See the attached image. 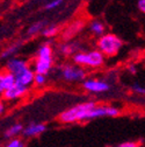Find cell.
<instances>
[{
	"label": "cell",
	"instance_id": "6",
	"mask_svg": "<svg viewBox=\"0 0 145 147\" xmlns=\"http://www.w3.org/2000/svg\"><path fill=\"white\" fill-rule=\"evenodd\" d=\"M82 88L90 94H104L110 90V84L104 80L86 78L82 82Z\"/></svg>",
	"mask_w": 145,
	"mask_h": 147
},
{
	"label": "cell",
	"instance_id": "10",
	"mask_svg": "<svg viewBox=\"0 0 145 147\" xmlns=\"http://www.w3.org/2000/svg\"><path fill=\"white\" fill-rule=\"evenodd\" d=\"M45 131H47L45 124H42V123H30L27 126H25L23 137H26V138L39 137L42 133H44Z\"/></svg>",
	"mask_w": 145,
	"mask_h": 147
},
{
	"label": "cell",
	"instance_id": "26",
	"mask_svg": "<svg viewBox=\"0 0 145 147\" xmlns=\"http://www.w3.org/2000/svg\"><path fill=\"white\" fill-rule=\"evenodd\" d=\"M128 70H129L131 74H136V72H137V68H136V65H134V64H130V65L128 67Z\"/></svg>",
	"mask_w": 145,
	"mask_h": 147
},
{
	"label": "cell",
	"instance_id": "8",
	"mask_svg": "<svg viewBox=\"0 0 145 147\" xmlns=\"http://www.w3.org/2000/svg\"><path fill=\"white\" fill-rule=\"evenodd\" d=\"M28 89L27 86L25 85H21L19 83H15V85H13L11 89L6 90L5 92L3 94L4 96V99L7 100V102H13V100H17L22 97H25L28 92Z\"/></svg>",
	"mask_w": 145,
	"mask_h": 147
},
{
	"label": "cell",
	"instance_id": "9",
	"mask_svg": "<svg viewBox=\"0 0 145 147\" xmlns=\"http://www.w3.org/2000/svg\"><path fill=\"white\" fill-rule=\"evenodd\" d=\"M6 71L12 72L14 76H17L19 74H21L22 71L27 70L29 67V63L26 60L22 59H17V57H12L9 60H7V63L5 65Z\"/></svg>",
	"mask_w": 145,
	"mask_h": 147
},
{
	"label": "cell",
	"instance_id": "11",
	"mask_svg": "<svg viewBox=\"0 0 145 147\" xmlns=\"http://www.w3.org/2000/svg\"><path fill=\"white\" fill-rule=\"evenodd\" d=\"M15 78H16V83H19L21 85H25V86L29 88L35 82V71H34V69L28 68L27 70L22 71L17 76H15Z\"/></svg>",
	"mask_w": 145,
	"mask_h": 147
},
{
	"label": "cell",
	"instance_id": "14",
	"mask_svg": "<svg viewBox=\"0 0 145 147\" xmlns=\"http://www.w3.org/2000/svg\"><path fill=\"white\" fill-rule=\"evenodd\" d=\"M89 30L92 32V34H94L98 38H101L102 35H104V30H106V27L103 25V22H101L100 20H94L90 22L89 25Z\"/></svg>",
	"mask_w": 145,
	"mask_h": 147
},
{
	"label": "cell",
	"instance_id": "12",
	"mask_svg": "<svg viewBox=\"0 0 145 147\" xmlns=\"http://www.w3.org/2000/svg\"><path fill=\"white\" fill-rule=\"evenodd\" d=\"M15 83H16V78L12 72L3 71L1 75H0V92L4 94L6 90L15 85Z\"/></svg>",
	"mask_w": 145,
	"mask_h": 147
},
{
	"label": "cell",
	"instance_id": "2",
	"mask_svg": "<svg viewBox=\"0 0 145 147\" xmlns=\"http://www.w3.org/2000/svg\"><path fill=\"white\" fill-rule=\"evenodd\" d=\"M53 65V49L49 43H43L40 46L34 60L33 69L35 74L48 75Z\"/></svg>",
	"mask_w": 145,
	"mask_h": 147
},
{
	"label": "cell",
	"instance_id": "15",
	"mask_svg": "<svg viewBox=\"0 0 145 147\" xmlns=\"http://www.w3.org/2000/svg\"><path fill=\"white\" fill-rule=\"evenodd\" d=\"M47 25V21H43V20H41V21H36V22H34L31 26H29V28H28V30H27V34L28 35H30V36H34V35H37L39 33H42L43 30H44V26Z\"/></svg>",
	"mask_w": 145,
	"mask_h": 147
},
{
	"label": "cell",
	"instance_id": "17",
	"mask_svg": "<svg viewBox=\"0 0 145 147\" xmlns=\"http://www.w3.org/2000/svg\"><path fill=\"white\" fill-rule=\"evenodd\" d=\"M61 53L63 55H72V54H77L78 53V46L74 43H66V45H62L61 46Z\"/></svg>",
	"mask_w": 145,
	"mask_h": 147
},
{
	"label": "cell",
	"instance_id": "13",
	"mask_svg": "<svg viewBox=\"0 0 145 147\" xmlns=\"http://www.w3.org/2000/svg\"><path fill=\"white\" fill-rule=\"evenodd\" d=\"M25 131V126L21 123H15L12 124L11 126H8L5 132H4V138L6 139H13V138H17L20 134H23Z\"/></svg>",
	"mask_w": 145,
	"mask_h": 147
},
{
	"label": "cell",
	"instance_id": "18",
	"mask_svg": "<svg viewBox=\"0 0 145 147\" xmlns=\"http://www.w3.org/2000/svg\"><path fill=\"white\" fill-rule=\"evenodd\" d=\"M82 22L81 21H77L74 22L73 25H71L67 29H66V33H65V39H69L71 36H73L76 33H78L80 29H82Z\"/></svg>",
	"mask_w": 145,
	"mask_h": 147
},
{
	"label": "cell",
	"instance_id": "3",
	"mask_svg": "<svg viewBox=\"0 0 145 147\" xmlns=\"http://www.w3.org/2000/svg\"><path fill=\"white\" fill-rule=\"evenodd\" d=\"M104 57L106 56L99 49H92L87 51H78L72 56V60H73L74 64L79 67L96 69L103 65Z\"/></svg>",
	"mask_w": 145,
	"mask_h": 147
},
{
	"label": "cell",
	"instance_id": "22",
	"mask_svg": "<svg viewBox=\"0 0 145 147\" xmlns=\"http://www.w3.org/2000/svg\"><path fill=\"white\" fill-rule=\"evenodd\" d=\"M63 3V0H51L50 3L47 4L45 9H53V8H57L61 6V4Z\"/></svg>",
	"mask_w": 145,
	"mask_h": 147
},
{
	"label": "cell",
	"instance_id": "4",
	"mask_svg": "<svg viewBox=\"0 0 145 147\" xmlns=\"http://www.w3.org/2000/svg\"><path fill=\"white\" fill-rule=\"evenodd\" d=\"M96 46L106 57H113L120 53L123 47V42L117 35L113 33H107L98 39Z\"/></svg>",
	"mask_w": 145,
	"mask_h": 147
},
{
	"label": "cell",
	"instance_id": "7",
	"mask_svg": "<svg viewBox=\"0 0 145 147\" xmlns=\"http://www.w3.org/2000/svg\"><path fill=\"white\" fill-rule=\"evenodd\" d=\"M121 113V110L116 106L112 105H95L89 112V120L90 119H96V118H102V117H117Z\"/></svg>",
	"mask_w": 145,
	"mask_h": 147
},
{
	"label": "cell",
	"instance_id": "20",
	"mask_svg": "<svg viewBox=\"0 0 145 147\" xmlns=\"http://www.w3.org/2000/svg\"><path fill=\"white\" fill-rule=\"evenodd\" d=\"M57 33H58V27L57 26H48L42 32V35L45 36V38H53V36L57 35Z\"/></svg>",
	"mask_w": 145,
	"mask_h": 147
},
{
	"label": "cell",
	"instance_id": "1",
	"mask_svg": "<svg viewBox=\"0 0 145 147\" xmlns=\"http://www.w3.org/2000/svg\"><path fill=\"white\" fill-rule=\"evenodd\" d=\"M96 105V103L94 102H84V103H79L76 104L73 106H71L70 109L63 111L59 117L58 120L63 124H73V123H81L85 120H89V112L94 106Z\"/></svg>",
	"mask_w": 145,
	"mask_h": 147
},
{
	"label": "cell",
	"instance_id": "24",
	"mask_svg": "<svg viewBox=\"0 0 145 147\" xmlns=\"http://www.w3.org/2000/svg\"><path fill=\"white\" fill-rule=\"evenodd\" d=\"M132 91L136 94H140V95H145V86H142L139 84H134L132 85Z\"/></svg>",
	"mask_w": 145,
	"mask_h": 147
},
{
	"label": "cell",
	"instance_id": "23",
	"mask_svg": "<svg viewBox=\"0 0 145 147\" xmlns=\"http://www.w3.org/2000/svg\"><path fill=\"white\" fill-rule=\"evenodd\" d=\"M115 147H140V146L137 141H124V142L118 144Z\"/></svg>",
	"mask_w": 145,
	"mask_h": 147
},
{
	"label": "cell",
	"instance_id": "25",
	"mask_svg": "<svg viewBox=\"0 0 145 147\" xmlns=\"http://www.w3.org/2000/svg\"><path fill=\"white\" fill-rule=\"evenodd\" d=\"M138 8L143 12V13H145V0H138Z\"/></svg>",
	"mask_w": 145,
	"mask_h": 147
},
{
	"label": "cell",
	"instance_id": "27",
	"mask_svg": "<svg viewBox=\"0 0 145 147\" xmlns=\"http://www.w3.org/2000/svg\"><path fill=\"white\" fill-rule=\"evenodd\" d=\"M0 113H1V115L5 113V104H4V100H1V103H0Z\"/></svg>",
	"mask_w": 145,
	"mask_h": 147
},
{
	"label": "cell",
	"instance_id": "19",
	"mask_svg": "<svg viewBox=\"0 0 145 147\" xmlns=\"http://www.w3.org/2000/svg\"><path fill=\"white\" fill-rule=\"evenodd\" d=\"M4 147H26L25 142L21 138H13V139H8V141L5 144Z\"/></svg>",
	"mask_w": 145,
	"mask_h": 147
},
{
	"label": "cell",
	"instance_id": "16",
	"mask_svg": "<svg viewBox=\"0 0 145 147\" xmlns=\"http://www.w3.org/2000/svg\"><path fill=\"white\" fill-rule=\"evenodd\" d=\"M20 43H13V45H11V46H8L3 53H1V59H7V60H9V59H12V56L13 55H15L16 53H17V50L20 49Z\"/></svg>",
	"mask_w": 145,
	"mask_h": 147
},
{
	"label": "cell",
	"instance_id": "5",
	"mask_svg": "<svg viewBox=\"0 0 145 147\" xmlns=\"http://www.w3.org/2000/svg\"><path fill=\"white\" fill-rule=\"evenodd\" d=\"M59 75L62 80L70 83L84 82L86 80V71L82 67L77 64H64L59 69Z\"/></svg>",
	"mask_w": 145,
	"mask_h": 147
},
{
	"label": "cell",
	"instance_id": "21",
	"mask_svg": "<svg viewBox=\"0 0 145 147\" xmlns=\"http://www.w3.org/2000/svg\"><path fill=\"white\" fill-rule=\"evenodd\" d=\"M47 83V75H43V74H35V82L34 84L37 86H42Z\"/></svg>",
	"mask_w": 145,
	"mask_h": 147
}]
</instances>
